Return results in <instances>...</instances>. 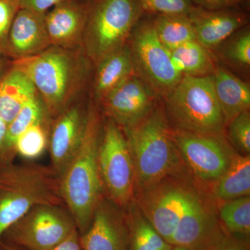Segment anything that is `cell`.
Masks as SVG:
<instances>
[{
  "label": "cell",
  "mask_w": 250,
  "mask_h": 250,
  "mask_svg": "<svg viewBox=\"0 0 250 250\" xmlns=\"http://www.w3.org/2000/svg\"><path fill=\"white\" fill-rule=\"evenodd\" d=\"M41 205H64L60 179L51 166L13 163L0 169V241L6 229Z\"/></svg>",
  "instance_id": "277c9868"
},
{
  "label": "cell",
  "mask_w": 250,
  "mask_h": 250,
  "mask_svg": "<svg viewBox=\"0 0 250 250\" xmlns=\"http://www.w3.org/2000/svg\"><path fill=\"white\" fill-rule=\"evenodd\" d=\"M8 125L0 119V169L13 164L10 162L6 152V139Z\"/></svg>",
  "instance_id": "d590c367"
},
{
  "label": "cell",
  "mask_w": 250,
  "mask_h": 250,
  "mask_svg": "<svg viewBox=\"0 0 250 250\" xmlns=\"http://www.w3.org/2000/svg\"><path fill=\"white\" fill-rule=\"evenodd\" d=\"M82 1H83V2L87 3V4H88V3H90V1H93V0H82Z\"/></svg>",
  "instance_id": "60d3db41"
},
{
  "label": "cell",
  "mask_w": 250,
  "mask_h": 250,
  "mask_svg": "<svg viewBox=\"0 0 250 250\" xmlns=\"http://www.w3.org/2000/svg\"><path fill=\"white\" fill-rule=\"evenodd\" d=\"M88 106L76 102L52 119L48 149L51 167L62 179L80 149L88 119Z\"/></svg>",
  "instance_id": "4fadbf2b"
},
{
  "label": "cell",
  "mask_w": 250,
  "mask_h": 250,
  "mask_svg": "<svg viewBox=\"0 0 250 250\" xmlns=\"http://www.w3.org/2000/svg\"><path fill=\"white\" fill-rule=\"evenodd\" d=\"M135 75L157 97L165 99L183 75L172 65L170 51L156 36L152 20H141L129 39Z\"/></svg>",
  "instance_id": "ba28073f"
},
{
  "label": "cell",
  "mask_w": 250,
  "mask_h": 250,
  "mask_svg": "<svg viewBox=\"0 0 250 250\" xmlns=\"http://www.w3.org/2000/svg\"><path fill=\"white\" fill-rule=\"evenodd\" d=\"M18 10L15 0H0V55L3 57L6 55L10 28Z\"/></svg>",
  "instance_id": "1f68e13d"
},
{
  "label": "cell",
  "mask_w": 250,
  "mask_h": 250,
  "mask_svg": "<svg viewBox=\"0 0 250 250\" xmlns=\"http://www.w3.org/2000/svg\"><path fill=\"white\" fill-rule=\"evenodd\" d=\"M52 120L47 118L28 128L16 141L15 152L27 160L38 159L48 149L49 130Z\"/></svg>",
  "instance_id": "83f0119b"
},
{
  "label": "cell",
  "mask_w": 250,
  "mask_h": 250,
  "mask_svg": "<svg viewBox=\"0 0 250 250\" xmlns=\"http://www.w3.org/2000/svg\"><path fill=\"white\" fill-rule=\"evenodd\" d=\"M50 46L45 14L18 10L10 28L5 57L12 61L31 58Z\"/></svg>",
  "instance_id": "e0dca14e"
},
{
  "label": "cell",
  "mask_w": 250,
  "mask_h": 250,
  "mask_svg": "<svg viewBox=\"0 0 250 250\" xmlns=\"http://www.w3.org/2000/svg\"><path fill=\"white\" fill-rule=\"evenodd\" d=\"M82 250H129L126 211L106 197L99 202L88 228L80 235Z\"/></svg>",
  "instance_id": "9a60e30c"
},
{
  "label": "cell",
  "mask_w": 250,
  "mask_h": 250,
  "mask_svg": "<svg viewBox=\"0 0 250 250\" xmlns=\"http://www.w3.org/2000/svg\"><path fill=\"white\" fill-rule=\"evenodd\" d=\"M212 195L222 202L250 195V156L237 153L228 168L214 182Z\"/></svg>",
  "instance_id": "7402d4cb"
},
{
  "label": "cell",
  "mask_w": 250,
  "mask_h": 250,
  "mask_svg": "<svg viewBox=\"0 0 250 250\" xmlns=\"http://www.w3.org/2000/svg\"><path fill=\"white\" fill-rule=\"evenodd\" d=\"M76 229V223L66 206L41 205L6 229L1 241L27 250H51Z\"/></svg>",
  "instance_id": "9c48e42d"
},
{
  "label": "cell",
  "mask_w": 250,
  "mask_h": 250,
  "mask_svg": "<svg viewBox=\"0 0 250 250\" xmlns=\"http://www.w3.org/2000/svg\"><path fill=\"white\" fill-rule=\"evenodd\" d=\"M129 230V250H170L172 245L158 233L134 200L125 208Z\"/></svg>",
  "instance_id": "603a6c76"
},
{
  "label": "cell",
  "mask_w": 250,
  "mask_h": 250,
  "mask_svg": "<svg viewBox=\"0 0 250 250\" xmlns=\"http://www.w3.org/2000/svg\"><path fill=\"white\" fill-rule=\"evenodd\" d=\"M0 250H27L16 245L0 241Z\"/></svg>",
  "instance_id": "74e56055"
},
{
  "label": "cell",
  "mask_w": 250,
  "mask_h": 250,
  "mask_svg": "<svg viewBox=\"0 0 250 250\" xmlns=\"http://www.w3.org/2000/svg\"><path fill=\"white\" fill-rule=\"evenodd\" d=\"M11 62L29 77L52 120L76 103L93 65L83 49L55 46L31 58Z\"/></svg>",
  "instance_id": "6da1fadb"
},
{
  "label": "cell",
  "mask_w": 250,
  "mask_h": 250,
  "mask_svg": "<svg viewBox=\"0 0 250 250\" xmlns=\"http://www.w3.org/2000/svg\"><path fill=\"white\" fill-rule=\"evenodd\" d=\"M211 76L225 125L240 113L250 111V87L248 83L221 67L215 66Z\"/></svg>",
  "instance_id": "d6986e66"
},
{
  "label": "cell",
  "mask_w": 250,
  "mask_h": 250,
  "mask_svg": "<svg viewBox=\"0 0 250 250\" xmlns=\"http://www.w3.org/2000/svg\"><path fill=\"white\" fill-rule=\"evenodd\" d=\"M229 143L243 155L250 153V113L246 111L240 113L228 123Z\"/></svg>",
  "instance_id": "f546056e"
},
{
  "label": "cell",
  "mask_w": 250,
  "mask_h": 250,
  "mask_svg": "<svg viewBox=\"0 0 250 250\" xmlns=\"http://www.w3.org/2000/svg\"><path fill=\"white\" fill-rule=\"evenodd\" d=\"M65 0H15L19 9H27L46 14L49 10Z\"/></svg>",
  "instance_id": "d6a6232c"
},
{
  "label": "cell",
  "mask_w": 250,
  "mask_h": 250,
  "mask_svg": "<svg viewBox=\"0 0 250 250\" xmlns=\"http://www.w3.org/2000/svg\"><path fill=\"white\" fill-rule=\"evenodd\" d=\"M47 118H49L48 114L37 94L24 105L17 116L8 124L6 147L10 162L14 163L15 158L17 156L15 152V146L21 135L31 125Z\"/></svg>",
  "instance_id": "4316f807"
},
{
  "label": "cell",
  "mask_w": 250,
  "mask_h": 250,
  "mask_svg": "<svg viewBox=\"0 0 250 250\" xmlns=\"http://www.w3.org/2000/svg\"><path fill=\"white\" fill-rule=\"evenodd\" d=\"M11 62H8L5 57L0 55V78L4 75L5 71L7 70Z\"/></svg>",
  "instance_id": "f35d334b"
},
{
  "label": "cell",
  "mask_w": 250,
  "mask_h": 250,
  "mask_svg": "<svg viewBox=\"0 0 250 250\" xmlns=\"http://www.w3.org/2000/svg\"><path fill=\"white\" fill-rule=\"evenodd\" d=\"M51 250H82L78 230H75L66 239Z\"/></svg>",
  "instance_id": "8d00e7d4"
},
{
  "label": "cell",
  "mask_w": 250,
  "mask_h": 250,
  "mask_svg": "<svg viewBox=\"0 0 250 250\" xmlns=\"http://www.w3.org/2000/svg\"><path fill=\"white\" fill-rule=\"evenodd\" d=\"M103 124L98 108L90 104L83 141L60 180L62 201L80 235L89 227L97 206L105 196L98 165Z\"/></svg>",
  "instance_id": "7a4b0ae2"
},
{
  "label": "cell",
  "mask_w": 250,
  "mask_h": 250,
  "mask_svg": "<svg viewBox=\"0 0 250 250\" xmlns=\"http://www.w3.org/2000/svg\"><path fill=\"white\" fill-rule=\"evenodd\" d=\"M144 13L138 0H93L88 14L82 49L94 65L127 44Z\"/></svg>",
  "instance_id": "8992f818"
},
{
  "label": "cell",
  "mask_w": 250,
  "mask_h": 250,
  "mask_svg": "<svg viewBox=\"0 0 250 250\" xmlns=\"http://www.w3.org/2000/svg\"><path fill=\"white\" fill-rule=\"evenodd\" d=\"M172 139L185 165L202 182H216L238 153L223 134L172 129Z\"/></svg>",
  "instance_id": "8fae6325"
},
{
  "label": "cell",
  "mask_w": 250,
  "mask_h": 250,
  "mask_svg": "<svg viewBox=\"0 0 250 250\" xmlns=\"http://www.w3.org/2000/svg\"><path fill=\"white\" fill-rule=\"evenodd\" d=\"M196 184L186 170L134 192L140 210L168 243Z\"/></svg>",
  "instance_id": "52a82bcc"
},
{
  "label": "cell",
  "mask_w": 250,
  "mask_h": 250,
  "mask_svg": "<svg viewBox=\"0 0 250 250\" xmlns=\"http://www.w3.org/2000/svg\"><path fill=\"white\" fill-rule=\"evenodd\" d=\"M164 100V109L172 129L223 134L226 125L215 96L211 75L183 76Z\"/></svg>",
  "instance_id": "5b68a950"
},
{
  "label": "cell",
  "mask_w": 250,
  "mask_h": 250,
  "mask_svg": "<svg viewBox=\"0 0 250 250\" xmlns=\"http://www.w3.org/2000/svg\"><path fill=\"white\" fill-rule=\"evenodd\" d=\"M152 24L159 41L170 52L186 42L196 40L188 16L156 15Z\"/></svg>",
  "instance_id": "d4e9b609"
},
{
  "label": "cell",
  "mask_w": 250,
  "mask_h": 250,
  "mask_svg": "<svg viewBox=\"0 0 250 250\" xmlns=\"http://www.w3.org/2000/svg\"><path fill=\"white\" fill-rule=\"evenodd\" d=\"M95 66L93 93L95 100L100 103L112 90L134 74L128 44L108 54Z\"/></svg>",
  "instance_id": "ffe728a7"
},
{
  "label": "cell",
  "mask_w": 250,
  "mask_h": 250,
  "mask_svg": "<svg viewBox=\"0 0 250 250\" xmlns=\"http://www.w3.org/2000/svg\"><path fill=\"white\" fill-rule=\"evenodd\" d=\"M174 68L183 76L211 75L215 65L209 53L196 40L190 41L170 51Z\"/></svg>",
  "instance_id": "cb8c5ba5"
},
{
  "label": "cell",
  "mask_w": 250,
  "mask_h": 250,
  "mask_svg": "<svg viewBox=\"0 0 250 250\" xmlns=\"http://www.w3.org/2000/svg\"><path fill=\"white\" fill-rule=\"evenodd\" d=\"M36 95L29 77L11 62L0 78V119L9 124L24 105Z\"/></svg>",
  "instance_id": "44dd1931"
},
{
  "label": "cell",
  "mask_w": 250,
  "mask_h": 250,
  "mask_svg": "<svg viewBox=\"0 0 250 250\" xmlns=\"http://www.w3.org/2000/svg\"><path fill=\"white\" fill-rule=\"evenodd\" d=\"M88 4L82 0H65L45 14L51 45L67 49H82Z\"/></svg>",
  "instance_id": "ac0fdd59"
},
{
  "label": "cell",
  "mask_w": 250,
  "mask_h": 250,
  "mask_svg": "<svg viewBox=\"0 0 250 250\" xmlns=\"http://www.w3.org/2000/svg\"><path fill=\"white\" fill-rule=\"evenodd\" d=\"M157 96L135 74L112 90L103 101L104 113L121 129L131 127L155 108Z\"/></svg>",
  "instance_id": "5bb4252c"
},
{
  "label": "cell",
  "mask_w": 250,
  "mask_h": 250,
  "mask_svg": "<svg viewBox=\"0 0 250 250\" xmlns=\"http://www.w3.org/2000/svg\"><path fill=\"white\" fill-rule=\"evenodd\" d=\"M249 239L228 236L213 250H250Z\"/></svg>",
  "instance_id": "e575fe53"
},
{
  "label": "cell",
  "mask_w": 250,
  "mask_h": 250,
  "mask_svg": "<svg viewBox=\"0 0 250 250\" xmlns=\"http://www.w3.org/2000/svg\"><path fill=\"white\" fill-rule=\"evenodd\" d=\"M213 195L197 187L184 208L170 245L190 250H213L229 236L220 223Z\"/></svg>",
  "instance_id": "7c38bea8"
},
{
  "label": "cell",
  "mask_w": 250,
  "mask_h": 250,
  "mask_svg": "<svg viewBox=\"0 0 250 250\" xmlns=\"http://www.w3.org/2000/svg\"><path fill=\"white\" fill-rule=\"evenodd\" d=\"M145 14L188 16L193 6L191 0H138Z\"/></svg>",
  "instance_id": "4dcf8cb0"
},
{
  "label": "cell",
  "mask_w": 250,
  "mask_h": 250,
  "mask_svg": "<svg viewBox=\"0 0 250 250\" xmlns=\"http://www.w3.org/2000/svg\"><path fill=\"white\" fill-rule=\"evenodd\" d=\"M188 17L196 41L209 51L214 50L248 23V14L241 10H207L194 4Z\"/></svg>",
  "instance_id": "2e32d148"
},
{
  "label": "cell",
  "mask_w": 250,
  "mask_h": 250,
  "mask_svg": "<svg viewBox=\"0 0 250 250\" xmlns=\"http://www.w3.org/2000/svg\"><path fill=\"white\" fill-rule=\"evenodd\" d=\"M170 250H190L181 246H173Z\"/></svg>",
  "instance_id": "ab89813d"
},
{
  "label": "cell",
  "mask_w": 250,
  "mask_h": 250,
  "mask_svg": "<svg viewBox=\"0 0 250 250\" xmlns=\"http://www.w3.org/2000/svg\"><path fill=\"white\" fill-rule=\"evenodd\" d=\"M122 129L134 164V192L187 170L164 108L155 106L139 124Z\"/></svg>",
  "instance_id": "3957f363"
},
{
  "label": "cell",
  "mask_w": 250,
  "mask_h": 250,
  "mask_svg": "<svg viewBox=\"0 0 250 250\" xmlns=\"http://www.w3.org/2000/svg\"><path fill=\"white\" fill-rule=\"evenodd\" d=\"M249 0H191L192 4L207 10L236 9Z\"/></svg>",
  "instance_id": "836d02e7"
},
{
  "label": "cell",
  "mask_w": 250,
  "mask_h": 250,
  "mask_svg": "<svg viewBox=\"0 0 250 250\" xmlns=\"http://www.w3.org/2000/svg\"><path fill=\"white\" fill-rule=\"evenodd\" d=\"M219 56L236 65L248 69L250 66V31L248 25L237 31L219 45Z\"/></svg>",
  "instance_id": "f1b7e54d"
},
{
  "label": "cell",
  "mask_w": 250,
  "mask_h": 250,
  "mask_svg": "<svg viewBox=\"0 0 250 250\" xmlns=\"http://www.w3.org/2000/svg\"><path fill=\"white\" fill-rule=\"evenodd\" d=\"M218 213L220 223L229 236L249 239L250 195L223 202Z\"/></svg>",
  "instance_id": "484cf974"
},
{
  "label": "cell",
  "mask_w": 250,
  "mask_h": 250,
  "mask_svg": "<svg viewBox=\"0 0 250 250\" xmlns=\"http://www.w3.org/2000/svg\"><path fill=\"white\" fill-rule=\"evenodd\" d=\"M98 165L105 197L125 209L134 200V164L123 129L109 118L104 121Z\"/></svg>",
  "instance_id": "30bf717a"
}]
</instances>
